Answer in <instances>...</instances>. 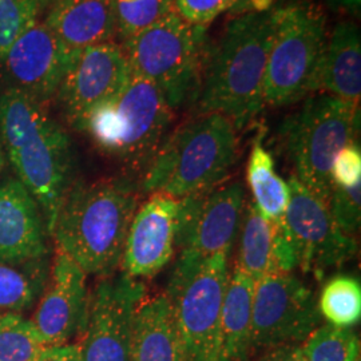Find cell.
<instances>
[{"label":"cell","instance_id":"obj_37","mask_svg":"<svg viewBox=\"0 0 361 361\" xmlns=\"http://www.w3.org/2000/svg\"><path fill=\"white\" fill-rule=\"evenodd\" d=\"M276 0H233L231 13L243 15L247 13H262L274 7Z\"/></svg>","mask_w":361,"mask_h":361},{"label":"cell","instance_id":"obj_24","mask_svg":"<svg viewBox=\"0 0 361 361\" xmlns=\"http://www.w3.org/2000/svg\"><path fill=\"white\" fill-rule=\"evenodd\" d=\"M240 228V249L235 265L256 284L262 277L273 271L271 224L262 219L253 202H250L244 209Z\"/></svg>","mask_w":361,"mask_h":361},{"label":"cell","instance_id":"obj_31","mask_svg":"<svg viewBox=\"0 0 361 361\" xmlns=\"http://www.w3.org/2000/svg\"><path fill=\"white\" fill-rule=\"evenodd\" d=\"M336 225L350 237L360 229L361 183L353 188H334L326 204Z\"/></svg>","mask_w":361,"mask_h":361},{"label":"cell","instance_id":"obj_27","mask_svg":"<svg viewBox=\"0 0 361 361\" xmlns=\"http://www.w3.org/2000/svg\"><path fill=\"white\" fill-rule=\"evenodd\" d=\"M44 347L31 320L0 313V361H37Z\"/></svg>","mask_w":361,"mask_h":361},{"label":"cell","instance_id":"obj_36","mask_svg":"<svg viewBox=\"0 0 361 361\" xmlns=\"http://www.w3.org/2000/svg\"><path fill=\"white\" fill-rule=\"evenodd\" d=\"M257 361H308L298 345L268 349Z\"/></svg>","mask_w":361,"mask_h":361},{"label":"cell","instance_id":"obj_5","mask_svg":"<svg viewBox=\"0 0 361 361\" xmlns=\"http://www.w3.org/2000/svg\"><path fill=\"white\" fill-rule=\"evenodd\" d=\"M173 109L152 82L131 73L113 99L91 111L80 131L133 171H145L165 141Z\"/></svg>","mask_w":361,"mask_h":361},{"label":"cell","instance_id":"obj_22","mask_svg":"<svg viewBox=\"0 0 361 361\" xmlns=\"http://www.w3.org/2000/svg\"><path fill=\"white\" fill-rule=\"evenodd\" d=\"M255 281L235 265L222 305L219 361H249Z\"/></svg>","mask_w":361,"mask_h":361},{"label":"cell","instance_id":"obj_18","mask_svg":"<svg viewBox=\"0 0 361 361\" xmlns=\"http://www.w3.org/2000/svg\"><path fill=\"white\" fill-rule=\"evenodd\" d=\"M47 229L35 198L18 178L0 183V264L20 265L47 255Z\"/></svg>","mask_w":361,"mask_h":361},{"label":"cell","instance_id":"obj_1","mask_svg":"<svg viewBox=\"0 0 361 361\" xmlns=\"http://www.w3.org/2000/svg\"><path fill=\"white\" fill-rule=\"evenodd\" d=\"M0 141L13 170L35 198L51 235L58 212L74 183V149L44 104L8 87L0 94Z\"/></svg>","mask_w":361,"mask_h":361},{"label":"cell","instance_id":"obj_9","mask_svg":"<svg viewBox=\"0 0 361 361\" xmlns=\"http://www.w3.org/2000/svg\"><path fill=\"white\" fill-rule=\"evenodd\" d=\"M229 253L200 257L180 252L169 279L168 296L188 361H219L221 316L229 283Z\"/></svg>","mask_w":361,"mask_h":361},{"label":"cell","instance_id":"obj_20","mask_svg":"<svg viewBox=\"0 0 361 361\" xmlns=\"http://www.w3.org/2000/svg\"><path fill=\"white\" fill-rule=\"evenodd\" d=\"M316 92L328 94L359 106L361 40L356 25L350 22L338 23L331 35L326 37L316 79Z\"/></svg>","mask_w":361,"mask_h":361},{"label":"cell","instance_id":"obj_23","mask_svg":"<svg viewBox=\"0 0 361 361\" xmlns=\"http://www.w3.org/2000/svg\"><path fill=\"white\" fill-rule=\"evenodd\" d=\"M246 177L253 195L252 202L262 219L269 224L283 221L289 204V185L277 174L274 159L264 145L262 134H258L252 146Z\"/></svg>","mask_w":361,"mask_h":361},{"label":"cell","instance_id":"obj_14","mask_svg":"<svg viewBox=\"0 0 361 361\" xmlns=\"http://www.w3.org/2000/svg\"><path fill=\"white\" fill-rule=\"evenodd\" d=\"M130 77L122 44H95L78 52L55 98L70 126L80 131L91 111L118 95Z\"/></svg>","mask_w":361,"mask_h":361},{"label":"cell","instance_id":"obj_35","mask_svg":"<svg viewBox=\"0 0 361 361\" xmlns=\"http://www.w3.org/2000/svg\"><path fill=\"white\" fill-rule=\"evenodd\" d=\"M37 361H82L80 345H46L40 350Z\"/></svg>","mask_w":361,"mask_h":361},{"label":"cell","instance_id":"obj_19","mask_svg":"<svg viewBox=\"0 0 361 361\" xmlns=\"http://www.w3.org/2000/svg\"><path fill=\"white\" fill-rule=\"evenodd\" d=\"M43 22L73 51L114 42L116 0H50Z\"/></svg>","mask_w":361,"mask_h":361},{"label":"cell","instance_id":"obj_21","mask_svg":"<svg viewBox=\"0 0 361 361\" xmlns=\"http://www.w3.org/2000/svg\"><path fill=\"white\" fill-rule=\"evenodd\" d=\"M131 361H188L174 312L165 293L143 298L133 329Z\"/></svg>","mask_w":361,"mask_h":361},{"label":"cell","instance_id":"obj_12","mask_svg":"<svg viewBox=\"0 0 361 361\" xmlns=\"http://www.w3.org/2000/svg\"><path fill=\"white\" fill-rule=\"evenodd\" d=\"M145 285L122 273L97 286L90 300L82 361H131L133 329Z\"/></svg>","mask_w":361,"mask_h":361},{"label":"cell","instance_id":"obj_26","mask_svg":"<svg viewBox=\"0 0 361 361\" xmlns=\"http://www.w3.org/2000/svg\"><path fill=\"white\" fill-rule=\"evenodd\" d=\"M308 361H360V338L352 328L319 325L300 347Z\"/></svg>","mask_w":361,"mask_h":361},{"label":"cell","instance_id":"obj_25","mask_svg":"<svg viewBox=\"0 0 361 361\" xmlns=\"http://www.w3.org/2000/svg\"><path fill=\"white\" fill-rule=\"evenodd\" d=\"M317 307L328 324L352 328L361 319L360 281L348 274L332 277L324 284Z\"/></svg>","mask_w":361,"mask_h":361},{"label":"cell","instance_id":"obj_10","mask_svg":"<svg viewBox=\"0 0 361 361\" xmlns=\"http://www.w3.org/2000/svg\"><path fill=\"white\" fill-rule=\"evenodd\" d=\"M320 322L314 293L292 271H271L255 285L253 350L302 344Z\"/></svg>","mask_w":361,"mask_h":361},{"label":"cell","instance_id":"obj_8","mask_svg":"<svg viewBox=\"0 0 361 361\" xmlns=\"http://www.w3.org/2000/svg\"><path fill=\"white\" fill-rule=\"evenodd\" d=\"M325 16L307 0L274 6V26L264 87L265 106L295 104L316 92L326 42Z\"/></svg>","mask_w":361,"mask_h":361},{"label":"cell","instance_id":"obj_30","mask_svg":"<svg viewBox=\"0 0 361 361\" xmlns=\"http://www.w3.org/2000/svg\"><path fill=\"white\" fill-rule=\"evenodd\" d=\"M42 288V277H32L13 265L0 264V313L30 308Z\"/></svg>","mask_w":361,"mask_h":361},{"label":"cell","instance_id":"obj_29","mask_svg":"<svg viewBox=\"0 0 361 361\" xmlns=\"http://www.w3.org/2000/svg\"><path fill=\"white\" fill-rule=\"evenodd\" d=\"M50 0H0V62L27 27L40 19Z\"/></svg>","mask_w":361,"mask_h":361},{"label":"cell","instance_id":"obj_7","mask_svg":"<svg viewBox=\"0 0 361 361\" xmlns=\"http://www.w3.org/2000/svg\"><path fill=\"white\" fill-rule=\"evenodd\" d=\"M359 106L323 92L305 98L286 118L283 141L295 169V177L326 205L334 192L331 178L336 155L355 142Z\"/></svg>","mask_w":361,"mask_h":361},{"label":"cell","instance_id":"obj_13","mask_svg":"<svg viewBox=\"0 0 361 361\" xmlns=\"http://www.w3.org/2000/svg\"><path fill=\"white\" fill-rule=\"evenodd\" d=\"M285 221L296 245L298 267L317 276L338 268L357 253V243L343 232L320 198L292 176Z\"/></svg>","mask_w":361,"mask_h":361},{"label":"cell","instance_id":"obj_17","mask_svg":"<svg viewBox=\"0 0 361 361\" xmlns=\"http://www.w3.org/2000/svg\"><path fill=\"white\" fill-rule=\"evenodd\" d=\"M177 207V198L152 194L137 209L121 261L125 274L149 279L168 267L176 250Z\"/></svg>","mask_w":361,"mask_h":361},{"label":"cell","instance_id":"obj_15","mask_svg":"<svg viewBox=\"0 0 361 361\" xmlns=\"http://www.w3.org/2000/svg\"><path fill=\"white\" fill-rule=\"evenodd\" d=\"M79 51H73L38 19L15 40L0 62L11 89L46 104L58 89Z\"/></svg>","mask_w":361,"mask_h":361},{"label":"cell","instance_id":"obj_2","mask_svg":"<svg viewBox=\"0 0 361 361\" xmlns=\"http://www.w3.org/2000/svg\"><path fill=\"white\" fill-rule=\"evenodd\" d=\"M274 7L234 16L207 50L194 106L200 114L228 118L235 130L249 125L264 104Z\"/></svg>","mask_w":361,"mask_h":361},{"label":"cell","instance_id":"obj_34","mask_svg":"<svg viewBox=\"0 0 361 361\" xmlns=\"http://www.w3.org/2000/svg\"><path fill=\"white\" fill-rule=\"evenodd\" d=\"M273 233V271H293L298 267L296 245L285 219L271 224Z\"/></svg>","mask_w":361,"mask_h":361},{"label":"cell","instance_id":"obj_6","mask_svg":"<svg viewBox=\"0 0 361 361\" xmlns=\"http://www.w3.org/2000/svg\"><path fill=\"white\" fill-rule=\"evenodd\" d=\"M207 27L185 22L176 11L122 42L131 73L155 85L169 106L194 104L209 47Z\"/></svg>","mask_w":361,"mask_h":361},{"label":"cell","instance_id":"obj_33","mask_svg":"<svg viewBox=\"0 0 361 361\" xmlns=\"http://www.w3.org/2000/svg\"><path fill=\"white\" fill-rule=\"evenodd\" d=\"M331 178L337 188H353L361 183V152L356 142L349 143L336 155Z\"/></svg>","mask_w":361,"mask_h":361},{"label":"cell","instance_id":"obj_38","mask_svg":"<svg viewBox=\"0 0 361 361\" xmlns=\"http://www.w3.org/2000/svg\"><path fill=\"white\" fill-rule=\"evenodd\" d=\"M332 7L341 8L349 13H359L361 0H326Z\"/></svg>","mask_w":361,"mask_h":361},{"label":"cell","instance_id":"obj_39","mask_svg":"<svg viewBox=\"0 0 361 361\" xmlns=\"http://www.w3.org/2000/svg\"><path fill=\"white\" fill-rule=\"evenodd\" d=\"M3 164H4V150H3V145L0 141V170L3 168Z\"/></svg>","mask_w":361,"mask_h":361},{"label":"cell","instance_id":"obj_4","mask_svg":"<svg viewBox=\"0 0 361 361\" xmlns=\"http://www.w3.org/2000/svg\"><path fill=\"white\" fill-rule=\"evenodd\" d=\"M237 130L219 114H200L171 133L142 173V189L173 198L205 193L228 178Z\"/></svg>","mask_w":361,"mask_h":361},{"label":"cell","instance_id":"obj_16","mask_svg":"<svg viewBox=\"0 0 361 361\" xmlns=\"http://www.w3.org/2000/svg\"><path fill=\"white\" fill-rule=\"evenodd\" d=\"M87 274L73 258L56 249L50 284L31 320L44 345H63L83 334L90 300Z\"/></svg>","mask_w":361,"mask_h":361},{"label":"cell","instance_id":"obj_32","mask_svg":"<svg viewBox=\"0 0 361 361\" xmlns=\"http://www.w3.org/2000/svg\"><path fill=\"white\" fill-rule=\"evenodd\" d=\"M233 0H174V11L194 26L207 27L219 15L231 11Z\"/></svg>","mask_w":361,"mask_h":361},{"label":"cell","instance_id":"obj_3","mask_svg":"<svg viewBox=\"0 0 361 361\" xmlns=\"http://www.w3.org/2000/svg\"><path fill=\"white\" fill-rule=\"evenodd\" d=\"M138 188L130 180L74 182L58 212L51 235L58 250L86 274L104 276L121 265Z\"/></svg>","mask_w":361,"mask_h":361},{"label":"cell","instance_id":"obj_28","mask_svg":"<svg viewBox=\"0 0 361 361\" xmlns=\"http://www.w3.org/2000/svg\"><path fill=\"white\" fill-rule=\"evenodd\" d=\"M174 11V0H116V34L123 40Z\"/></svg>","mask_w":361,"mask_h":361},{"label":"cell","instance_id":"obj_11","mask_svg":"<svg viewBox=\"0 0 361 361\" xmlns=\"http://www.w3.org/2000/svg\"><path fill=\"white\" fill-rule=\"evenodd\" d=\"M245 192L240 182L178 198L176 247L200 257L229 253L241 226Z\"/></svg>","mask_w":361,"mask_h":361}]
</instances>
